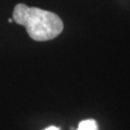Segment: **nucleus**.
I'll return each instance as SVG.
<instances>
[{"mask_svg": "<svg viewBox=\"0 0 130 130\" xmlns=\"http://www.w3.org/2000/svg\"><path fill=\"white\" fill-rule=\"evenodd\" d=\"M13 21L26 28L28 36L36 41L53 39L62 32L63 22L53 12L39 8L16 5L13 10Z\"/></svg>", "mask_w": 130, "mask_h": 130, "instance_id": "1", "label": "nucleus"}, {"mask_svg": "<svg viewBox=\"0 0 130 130\" xmlns=\"http://www.w3.org/2000/svg\"><path fill=\"white\" fill-rule=\"evenodd\" d=\"M44 130H60L58 127H54V126H50V127H48V128H46Z\"/></svg>", "mask_w": 130, "mask_h": 130, "instance_id": "3", "label": "nucleus"}, {"mask_svg": "<svg viewBox=\"0 0 130 130\" xmlns=\"http://www.w3.org/2000/svg\"><path fill=\"white\" fill-rule=\"evenodd\" d=\"M8 22H9V23H12V22H14V21H13V19L11 18V19H9V20H8Z\"/></svg>", "mask_w": 130, "mask_h": 130, "instance_id": "4", "label": "nucleus"}, {"mask_svg": "<svg viewBox=\"0 0 130 130\" xmlns=\"http://www.w3.org/2000/svg\"><path fill=\"white\" fill-rule=\"evenodd\" d=\"M77 130H99V128L94 119H86L80 121Z\"/></svg>", "mask_w": 130, "mask_h": 130, "instance_id": "2", "label": "nucleus"}]
</instances>
